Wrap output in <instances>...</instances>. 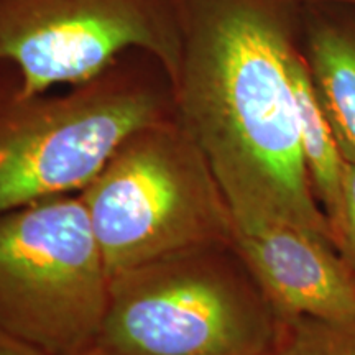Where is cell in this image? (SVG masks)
Returning a JSON list of instances; mask_svg holds the SVG:
<instances>
[{
    "mask_svg": "<svg viewBox=\"0 0 355 355\" xmlns=\"http://www.w3.org/2000/svg\"><path fill=\"white\" fill-rule=\"evenodd\" d=\"M304 7L306 0H176L173 102L234 227L291 225L336 245L304 168L290 79Z\"/></svg>",
    "mask_w": 355,
    "mask_h": 355,
    "instance_id": "6da1fadb",
    "label": "cell"
},
{
    "mask_svg": "<svg viewBox=\"0 0 355 355\" xmlns=\"http://www.w3.org/2000/svg\"><path fill=\"white\" fill-rule=\"evenodd\" d=\"M171 115V79L146 51L40 94H25L15 68L0 63V216L81 193L130 133Z\"/></svg>",
    "mask_w": 355,
    "mask_h": 355,
    "instance_id": "7a4b0ae2",
    "label": "cell"
},
{
    "mask_svg": "<svg viewBox=\"0 0 355 355\" xmlns=\"http://www.w3.org/2000/svg\"><path fill=\"white\" fill-rule=\"evenodd\" d=\"M283 327L285 319L227 243L114 275L96 345L110 355H272Z\"/></svg>",
    "mask_w": 355,
    "mask_h": 355,
    "instance_id": "3957f363",
    "label": "cell"
},
{
    "mask_svg": "<svg viewBox=\"0 0 355 355\" xmlns=\"http://www.w3.org/2000/svg\"><path fill=\"white\" fill-rule=\"evenodd\" d=\"M79 194L110 278L178 252L234 243L229 204L175 115L130 133Z\"/></svg>",
    "mask_w": 355,
    "mask_h": 355,
    "instance_id": "277c9868",
    "label": "cell"
},
{
    "mask_svg": "<svg viewBox=\"0 0 355 355\" xmlns=\"http://www.w3.org/2000/svg\"><path fill=\"white\" fill-rule=\"evenodd\" d=\"M110 275L81 194L0 216V327L46 355L94 347Z\"/></svg>",
    "mask_w": 355,
    "mask_h": 355,
    "instance_id": "5b68a950",
    "label": "cell"
},
{
    "mask_svg": "<svg viewBox=\"0 0 355 355\" xmlns=\"http://www.w3.org/2000/svg\"><path fill=\"white\" fill-rule=\"evenodd\" d=\"M135 50L157 58L173 81L176 0H0V63L15 68L25 94L86 83Z\"/></svg>",
    "mask_w": 355,
    "mask_h": 355,
    "instance_id": "8992f818",
    "label": "cell"
},
{
    "mask_svg": "<svg viewBox=\"0 0 355 355\" xmlns=\"http://www.w3.org/2000/svg\"><path fill=\"white\" fill-rule=\"evenodd\" d=\"M234 247L283 319H355V272L334 243L283 224L234 227Z\"/></svg>",
    "mask_w": 355,
    "mask_h": 355,
    "instance_id": "52a82bcc",
    "label": "cell"
},
{
    "mask_svg": "<svg viewBox=\"0 0 355 355\" xmlns=\"http://www.w3.org/2000/svg\"><path fill=\"white\" fill-rule=\"evenodd\" d=\"M301 50L344 158L355 163V7L306 2Z\"/></svg>",
    "mask_w": 355,
    "mask_h": 355,
    "instance_id": "ba28073f",
    "label": "cell"
},
{
    "mask_svg": "<svg viewBox=\"0 0 355 355\" xmlns=\"http://www.w3.org/2000/svg\"><path fill=\"white\" fill-rule=\"evenodd\" d=\"M290 79L306 173L314 198L327 217L334 242H337L343 216V178L347 159L344 158L334 128L314 87L301 46L290 60Z\"/></svg>",
    "mask_w": 355,
    "mask_h": 355,
    "instance_id": "9c48e42d",
    "label": "cell"
},
{
    "mask_svg": "<svg viewBox=\"0 0 355 355\" xmlns=\"http://www.w3.org/2000/svg\"><path fill=\"white\" fill-rule=\"evenodd\" d=\"M272 355H355V319H286Z\"/></svg>",
    "mask_w": 355,
    "mask_h": 355,
    "instance_id": "30bf717a",
    "label": "cell"
},
{
    "mask_svg": "<svg viewBox=\"0 0 355 355\" xmlns=\"http://www.w3.org/2000/svg\"><path fill=\"white\" fill-rule=\"evenodd\" d=\"M337 250L355 272V163L347 162L343 178V216L337 232Z\"/></svg>",
    "mask_w": 355,
    "mask_h": 355,
    "instance_id": "8fae6325",
    "label": "cell"
},
{
    "mask_svg": "<svg viewBox=\"0 0 355 355\" xmlns=\"http://www.w3.org/2000/svg\"><path fill=\"white\" fill-rule=\"evenodd\" d=\"M0 355H46V354L0 327Z\"/></svg>",
    "mask_w": 355,
    "mask_h": 355,
    "instance_id": "7c38bea8",
    "label": "cell"
},
{
    "mask_svg": "<svg viewBox=\"0 0 355 355\" xmlns=\"http://www.w3.org/2000/svg\"><path fill=\"white\" fill-rule=\"evenodd\" d=\"M306 2H326V3H344V6L355 7V0H306Z\"/></svg>",
    "mask_w": 355,
    "mask_h": 355,
    "instance_id": "4fadbf2b",
    "label": "cell"
},
{
    "mask_svg": "<svg viewBox=\"0 0 355 355\" xmlns=\"http://www.w3.org/2000/svg\"><path fill=\"white\" fill-rule=\"evenodd\" d=\"M79 355H110V354H107V352H104V350H102V349H99V347H97V345H94V347L87 349V350H86V352H83V354H79Z\"/></svg>",
    "mask_w": 355,
    "mask_h": 355,
    "instance_id": "5bb4252c",
    "label": "cell"
}]
</instances>
